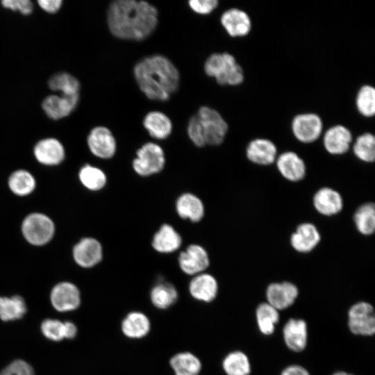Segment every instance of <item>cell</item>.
Here are the masks:
<instances>
[{
	"label": "cell",
	"instance_id": "1",
	"mask_svg": "<svg viewBox=\"0 0 375 375\" xmlns=\"http://www.w3.org/2000/svg\"><path fill=\"white\" fill-rule=\"evenodd\" d=\"M107 22L115 37L140 41L148 38L156 29L158 10L144 1H114L108 9Z\"/></svg>",
	"mask_w": 375,
	"mask_h": 375
},
{
	"label": "cell",
	"instance_id": "2",
	"mask_svg": "<svg viewBox=\"0 0 375 375\" xmlns=\"http://www.w3.org/2000/svg\"><path fill=\"white\" fill-rule=\"evenodd\" d=\"M133 74L140 90L151 100L167 101L179 86L178 70L162 55H153L138 62Z\"/></svg>",
	"mask_w": 375,
	"mask_h": 375
},
{
	"label": "cell",
	"instance_id": "3",
	"mask_svg": "<svg viewBox=\"0 0 375 375\" xmlns=\"http://www.w3.org/2000/svg\"><path fill=\"white\" fill-rule=\"evenodd\" d=\"M228 125L222 115L208 106L200 107L188 124V135L197 147L218 146L223 143Z\"/></svg>",
	"mask_w": 375,
	"mask_h": 375
},
{
	"label": "cell",
	"instance_id": "4",
	"mask_svg": "<svg viewBox=\"0 0 375 375\" xmlns=\"http://www.w3.org/2000/svg\"><path fill=\"white\" fill-rule=\"evenodd\" d=\"M204 72L215 79L221 85L237 86L244 81L242 67L232 54L214 53L210 55L204 63Z\"/></svg>",
	"mask_w": 375,
	"mask_h": 375
},
{
	"label": "cell",
	"instance_id": "5",
	"mask_svg": "<svg viewBox=\"0 0 375 375\" xmlns=\"http://www.w3.org/2000/svg\"><path fill=\"white\" fill-rule=\"evenodd\" d=\"M132 162L135 172L140 176H149L161 172L165 165V153L162 147L154 142L144 144L136 152Z\"/></svg>",
	"mask_w": 375,
	"mask_h": 375
},
{
	"label": "cell",
	"instance_id": "6",
	"mask_svg": "<svg viewBox=\"0 0 375 375\" xmlns=\"http://www.w3.org/2000/svg\"><path fill=\"white\" fill-rule=\"evenodd\" d=\"M25 239L31 244L43 245L53 238L55 226L46 215L33 212L25 217L22 224Z\"/></svg>",
	"mask_w": 375,
	"mask_h": 375
},
{
	"label": "cell",
	"instance_id": "7",
	"mask_svg": "<svg viewBox=\"0 0 375 375\" xmlns=\"http://www.w3.org/2000/svg\"><path fill=\"white\" fill-rule=\"evenodd\" d=\"M323 128L322 119L313 112L299 113L293 117L291 122L292 133L303 144L316 142L321 137Z\"/></svg>",
	"mask_w": 375,
	"mask_h": 375
},
{
	"label": "cell",
	"instance_id": "8",
	"mask_svg": "<svg viewBox=\"0 0 375 375\" xmlns=\"http://www.w3.org/2000/svg\"><path fill=\"white\" fill-rule=\"evenodd\" d=\"M348 326L357 335L371 336L375 333V314L373 306L367 302L353 304L348 312Z\"/></svg>",
	"mask_w": 375,
	"mask_h": 375
},
{
	"label": "cell",
	"instance_id": "9",
	"mask_svg": "<svg viewBox=\"0 0 375 375\" xmlns=\"http://www.w3.org/2000/svg\"><path fill=\"white\" fill-rule=\"evenodd\" d=\"M187 290L194 301L209 304L217 298L219 286L217 278L205 272L190 278L187 284Z\"/></svg>",
	"mask_w": 375,
	"mask_h": 375
},
{
	"label": "cell",
	"instance_id": "10",
	"mask_svg": "<svg viewBox=\"0 0 375 375\" xmlns=\"http://www.w3.org/2000/svg\"><path fill=\"white\" fill-rule=\"evenodd\" d=\"M52 306L58 312H71L77 310L82 303L78 288L70 282L56 284L50 293Z\"/></svg>",
	"mask_w": 375,
	"mask_h": 375
},
{
	"label": "cell",
	"instance_id": "11",
	"mask_svg": "<svg viewBox=\"0 0 375 375\" xmlns=\"http://www.w3.org/2000/svg\"><path fill=\"white\" fill-rule=\"evenodd\" d=\"M178 263L181 272L192 277L205 272L210 266V259L202 246L193 244L179 254Z\"/></svg>",
	"mask_w": 375,
	"mask_h": 375
},
{
	"label": "cell",
	"instance_id": "12",
	"mask_svg": "<svg viewBox=\"0 0 375 375\" xmlns=\"http://www.w3.org/2000/svg\"><path fill=\"white\" fill-rule=\"evenodd\" d=\"M353 142L351 131L346 126L335 124L326 130L322 138V144L327 153L333 156L347 153Z\"/></svg>",
	"mask_w": 375,
	"mask_h": 375
},
{
	"label": "cell",
	"instance_id": "13",
	"mask_svg": "<svg viewBox=\"0 0 375 375\" xmlns=\"http://www.w3.org/2000/svg\"><path fill=\"white\" fill-rule=\"evenodd\" d=\"M90 151L101 159L112 158L117 150V143L112 132L105 126L92 128L87 138Z\"/></svg>",
	"mask_w": 375,
	"mask_h": 375
},
{
	"label": "cell",
	"instance_id": "14",
	"mask_svg": "<svg viewBox=\"0 0 375 375\" xmlns=\"http://www.w3.org/2000/svg\"><path fill=\"white\" fill-rule=\"evenodd\" d=\"M120 331L128 340H140L150 333L151 324L149 317L140 310L127 312L120 322Z\"/></svg>",
	"mask_w": 375,
	"mask_h": 375
},
{
	"label": "cell",
	"instance_id": "15",
	"mask_svg": "<svg viewBox=\"0 0 375 375\" xmlns=\"http://www.w3.org/2000/svg\"><path fill=\"white\" fill-rule=\"evenodd\" d=\"M179 299L176 286L169 281L160 278L156 281L149 291V299L156 310L163 311L173 307Z\"/></svg>",
	"mask_w": 375,
	"mask_h": 375
},
{
	"label": "cell",
	"instance_id": "16",
	"mask_svg": "<svg viewBox=\"0 0 375 375\" xmlns=\"http://www.w3.org/2000/svg\"><path fill=\"white\" fill-rule=\"evenodd\" d=\"M247 160L260 166L274 164L278 156V149L268 138H256L249 142L245 150Z\"/></svg>",
	"mask_w": 375,
	"mask_h": 375
},
{
	"label": "cell",
	"instance_id": "17",
	"mask_svg": "<svg viewBox=\"0 0 375 375\" xmlns=\"http://www.w3.org/2000/svg\"><path fill=\"white\" fill-rule=\"evenodd\" d=\"M220 22L228 35L232 38L248 35L253 26L248 12L238 8L225 10L220 17Z\"/></svg>",
	"mask_w": 375,
	"mask_h": 375
},
{
	"label": "cell",
	"instance_id": "18",
	"mask_svg": "<svg viewBox=\"0 0 375 375\" xmlns=\"http://www.w3.org/2000/svg\"><path fill=\"white\" fill-rule=\"evenodd\" d=\"M278 172L285 179L297 183L302 181L306 174V165L296 152L287 151L281 153L275 161Z\"/></svg>",
	"mask_w": 375,
	"mask_h": 375
},
{
	"label": "cell",
	"instance_id": "19",
	"mask_svg": "<svg viewBox=\"0 0 375 375\" xmlns=\"http://www.w3.org/2000/svg\"><path fill=\"white\" fill-rule=\"evenodd\" d=\"M320 241L321 234L317 226L311 222L299 224L290 238L292 249L300 253L311 252Z\"/></svg>",
	"mask_w": 375,
	"mask_h": 375
},
{
	"label": "cell",
	"instance_id": "20",
	"mask_svg": "<svg viewBox=\"0 0 375 375\" xmlns=\"http://www.w3.org/2000/svg\"><path fill=\"white\" fill-rule=\"evenodd\" d=\"M299 295L296 285L289 281L270 283L266 289L267 303L278 310L291 306Z\"/></svg>",
	"mask_w": 375,
	"mask_h": 375
},
{
	"label": "cell",
	"instance_id": "21",
	"mask_svg": "<svg viewBox=\"0 0 375 375\" xmlns=\"http://www.w3.org/2000/svg\"><path fill=\"white\" fill-rule=\"evenodd\" d=\"M312 204L318 213L331 217L342 210L344 201L338 191L330 187H322L314 194Z\"/></svg>",
	"mask_w": 375,
	"mask_h": 375
},
{
	"label": "cell",
	"instance_id": "22",
	"mask_svg": "<svg viewBox=\"0 0 375 375\" xmlns=\"http://www.w3.org/2000/svg\"><path fill=\"white\" fill-rule=\"evenodd\" d=\"M73 257L79 266L84 268L93 267L102 260V246L94 238H83L74 246Z\"/></svg>",
	"mask_w": 375,
	"mask_h": 375
},
{
	"label": "cell",
	"instance_id": "23",
	"mask_svg": "<svg viewBox=\"0 0 375 375\" xmlns=\"http://www.w3.org/2000/svg\"><path fill=\"white\" fill-rule=\"evenodd\" d=\"M79 96L51 94L42 101V107L46 115L52 119H60L68 116L76 108Z\"/></svg>",
	"mask_w": 375,
	"mask_h": 375
},
{
	"label": "cell",
	"instance_id": "24",
	"mask_svg": "<svg viewBox=\"0 0 375 375\" xmlns=\"http://www.w3.org/2000/svg\"><path fill=\"white\" fill-rule=\"evenodd\" d=\"M37 160L45 165H56L65 158V149L61 142L53 138L40 140L34 147Z\"/></svg>",
	"mask_w": 375,
	"mask_h": 375
},
{
	"label": "cell",
	"instance_id": "25",
	"mask_svg": "<svg viewBox=\"0 0 375 375\" xmlns=\"http://www.w3.org/2000/svg\"><path fill=\"white\" fill-rule=\"evenodd\" d=\"M283 339L286 346L292 351L299 352L307 345V324L301 319H290L284 325Z\"/></svg>",
	"mask_w": 375,
	"mask_h": 375
},
{
	"label": "cell",
	"instance_id": "26",
	"mask_svg": "<svg viewBox=\"0 0 375 375\" xmlns=\"http://www.w3.org/2000/svg\"><path fill=\"white\" fill-rule=\"evenodd\" d=\"M169 365L174 375H199L202 370L199 358L189 351L174 353L169 360Z\"/></svg>",
	"mask_w": 375,
	"mask_h": 375
},
{
	"label": "cell",
	"instance_id": "27",
	"mask_svg": "<svg viewBox=\"0 0 375 375\" xmlns=\"http://www.w3.org/2000/svg\"><path fill=\"white\" fill-rule=\"evenodd\" d=\"M182 244V238L176 229L168 224H162L154 234L152 247L161 253H169L178 250Z\"/></svg>",
	"mask_w": 375,
	"mask_h": 375
},
{
	"label": "cell",
	"instance_id": "28",
	"mask_svg": "<svg viewBox=\"0 0 375 375\" xmlns=\"http://www.w3.org/2000/svg\"><path fill=\"white\" fill-rule=\"evenodd\" d=\"M178 216L193 222H199L204 216L205 208L202 201L195 194L184 193L176 201Z\"/></svg>",
	"mask_w": 375,
	"mask_h": 375
},
{
	"label": "cell",
	"instance_id": "29",
	"mask_svg": "<svg viewBox=\"0 0 375 375\" xmlns=\"http://www.w3.org/2000/svg\"><path fill=\"white\" fill-rule=\"evenodd\" d=\"M143 126L151 137L157 140L166 139L172 131V121L160 111L148 112L144 117Z\"/></svg>",
	"mask_w": 375,
	"mask_h": 375
},
{
	"label": "cell",
	"instance_id": "30",
	"mask_svg": "<svg viewBox=\"0 0 375 375\" xmlns=\"http://www.w3.org/2000/svg\"><path fill=\"white\" fill-rule=\"evenodd\" d=\"M221 369L225 375H249L251 372L247 356L239 350L224 355L221 360Z\"/></svg>",
	"mask_w": 375,
	"mask_h": 375
},
{
	"label": "cell",
	"instance_id": "31",
	"mask_svg": "<svg viewBox=\"0 0 375 375\" xmlns=\"http://www.w3.org/2000/svg\"><path fill=\"white\" fill-rule=\"evenodd\" d=\"M353 222L356 230L365 236H369L375 231V206L373 203H365L356 210Z\"/></svg>",
	"mask_w": 375,
	"mask_h": 375
},
{
	"label": "cell",
	"instance_id": "32",
	"mask_svg": "<svg viewBox=\"0 0 375 375\" xmlns=\"http://www.w3.org/2000/svg\"><path fill=\"white\" fill-rule=\"evenodd\" d=\"M27 311L24 299L19 295L0 297V319L15 321L22 318Z\"/></svg>",
	"mask_w": 375,
	"mask_h": 375
},
{
	"label": "cell",
	"instance_id": "33",
	"mask_svg": "<svg viewBox=\"0 0 375 375\" xmlns=\"http://www.w3.org/2000/svg\"><path fill=\"white\" fill-rule=\"evenodd\" d=\"M257 324L260 331L265 335L272 334L279 320L278 310L267 302L259 304L256 310Z\"/></svg>",
	"mask_w": 375,
	"mask_h": 375
},
{
	"label": "cell",
	"instance_id": "34",
	"mask_svg": "<svg viewBox=\"0 0 375 375\" xmlns=\"http://www.w3.org/2000/svg\"><path fill=\"white\" fill-rule=\"evenodd\" d=\"M49 88L65 96H79L80 83L76 78L67 72L53 74L48 81Z\"/></svg>",
	"mask_w": 375,
	"mask_h": 375
},
{
	"label": "cell",
	"instance_id": "35",
	"mask_svg": "<svg viewBox=\"0 0 375 375\" xmlns=\"http://www.w3.org/2000/svg\"><path fill=\"white\" fill-rule=\"evenodd\" d=\"M352 151L359 160L373 162L375 160V136L369 132L360 134L353 142Z\"/></svg>",
	"mask_w": 375,
	"mask_h": 375
},
{
	"label": "cell",
	"instance_id": "36",
	"mask_svg": "<svg viewBox=\"0 0 375 375\" xmlns=\"http://www.w3.org/2000/svg\"><path fill=\"white\" fill-rule=\"evenodd\" d=\"M355 106L358 113L365 117L375 115V88L369 84L360 86L356 94Z\"/></svg>",
	"mask_w": 375,
	"mask_h": 375
},
{
	"label": "cell",
	"instance_id": "37",
	"mask_svg": "<svg viewBox=\"0 0 375 375\" xmlns=\"http://www.w3.org/2000/svg\"><path fill=\"white\" fill-rule=\"evenodd\" d=\"M11 191L19 196L31 194L35 187V180L31 173L19 169L14 172L8 179Z\"/></svg>",
	"mask_w": 375,
	"mask_h": 375
},
{
	"label": "cell",
	"instance_id": "38",
	"mask_svg": "<svg viewBox=\"0 0 375 375\" xmlns=\"http://www.w3.org/2000/svg\"><path fill=\"white\" fill-rule=\"evenodd\" d=\"M78 176L81 183L92 191L101 190L107 182L105 173L101 169L90 165L82 167Z\"/></svg>",
	"mask_w": 375,
	"mask_h": 375
},
{
	"label": "cell",
	"instance_id": "39",
	"mask_svg": "<svg viewBox=\"0 0 375 375\" xmlns=\"http://www.w3.org/2000/svg\"><path fill=\"white\" fill-rule=\"evenodd\" d=\"M42 335L53 342H60L64 337V322L56 319H46L41 323Z\"/></svg>",
	"mask_w": 375,
	"mask_h": 375
},
{
	"label": "cell",
	"instance_id": "40",
	"mask_svg": "<svg viewBox=\"0 0 375 375\" xmlns=\"http://www.w3.org/2000/svg\"><path fill=\"white\" fill-rule=\"evenodd\" d=\"M0 375H35V372L29 363L17 359L6 366L0 372Z\"/></svg>",
	"mask_w": 375,
	"mask_h": 375
},
{
	"label": "cell",
	"instance_id": "41",
	"mask_svg": "<svg viewBox=\"0 0 375 375\" xmlns=\"http://www.w3.org/2000/svg\"><path fill=\"white\" fill-rule=\"evenodd\" d=\"M219 4L217 0H190L188 1L190 8L196 13L208 15L212 12Z\"/></svg>",
	"mask_w": 375,
	"mask_h": 375
},
{
	"label": "cell",
	"instance_id": "42",
	"mask_svg": "<svg viewBox=\"0 0 375 375\" xmlns=\"http://www.w3.org/2000/svg\"><path fill=\"white\" fill-rule=\"evenodd\" d=\"M1 4L6 8L18 10L25 15L31 14L33 9V3L29 0H3Z\"/></svg>",
	"mask_w": 375,
	"mask_h": 375
},
{
	"label": "cell",
	"instance_id": "43",
	"mask_svg": "<svg viewBox=\"0 0 375 375\" xmlns=\"http://www.w3.org/2000/svg\"><path fill=\"white\" fill-rule=\"evenodd\" d=\"M40 7L44 11L49 13L57 12L61 7L62 0H39L38 1Z\"/></svg>",
	"mask_w": 375,
	"mask_h": 375
},
{
	"label": "cell",
	"instance_id": "44",
	"mask_svg": "<svg viewBox=\"0 0 375 375\" xmlns=\"http://www.w3.org/2000/svg\"><path fill=\"white\" fill-rule=\"evenodd\" d=\"M78 329L75 323L67 321L64 322V337L65 339L73 340L78 335Z\"/></svg>",
	"mask_w": 375,
	"mask_h": 375
},
{
	"label": "cell",
	"instance_id": "45",
	"mask_svg": "<svg viewBox=\"0 0 375 375\" xmlns=\"http://www.w3.org/2000/svg\"><path fill=\"white\" fill-rule=\"evenodd\" d=\"M281 375H310V373L303 367L293 365L285 368Z\"/></svg>",
	"mask_w": 375,
	"mask_h": 375
},
{
	"label": "cell",
	"instance_id": "46",
	"mask_svg": "<svg viewBox=\"0 0 375 375\" xmlns=\"http://www.w3.org/2000/svg\"><path fill=\"white\" fill-rule=\"evenodd\" d=\"M333 375H353V374H349L345 372H338L333 374Z\"/></svg>",
	"mask_w": 375,
	"mask_h": 375
}]
</instances>
